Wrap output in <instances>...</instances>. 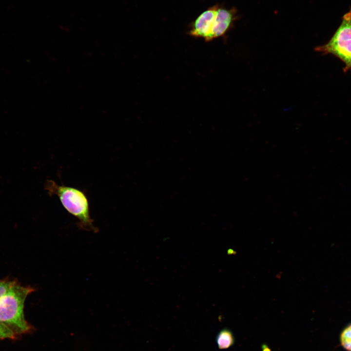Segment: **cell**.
I'll list each match as a JSON object with an SVG mask.
<instances>
[{"instance_id":"cell-6","label":"cell","mask_w":351,"mask_h":351,"mask_svg":"<svg viewBox=\"0 0 351 351\" xmlns=\"http://www.w3.org/2000/svg\"><path fill=\"white\" fill-rule=\"evenodd\" d=\"M216 342L219 349H227L234 345L235 337L230 329L224 328L218 333L216 337Z\"/></svg>"},{"instance_id":"cell-4","label":"cell","mask_w":351,"mask_h":351,"mask_svg":"<svg viewBox=\"0 0 351 351\" xmlns=\"http://www.w3.org/2000/svg\"><path fill=\"white\" fill-rule=\"evenodd\" d=\"M237 16L235 8L229 9L218 4L210 33L206 41H211L223 35L237 19Z\"/></svg>"},{"instance_id":"cell-9","label":"cell","mask_w":351,"mask_h":351,"mask_svg":"<svg viewBox=\"0 0 351 351\" xmlns=\"http://www.w3.org/2000/svg\"><path fill=\"white\" fill-rule=\"evenodd\" d=\"M15 282L8 280H0V298L9 290Z\"/></svg>"},{"instance_id":"cell-2","label":"cell","mask_w":351,"mask_h":351,"mask_svg":"<svg viewBox=\"0 0 351 351\" xmlns=\"http://www.w3.org/2000/svg\"><path fill=\"white\" fill-rule=\"evenodd\" d=\"M44 188L50 195L58 197L65 210L78 220L79 228L95 233L98 232L90 215L88 199L83 191L48 179L45 183Z\"/></svg>"},{"instance_id":"cell-5","label":"cell","mask_w":351,"mask_h":351,"mask_svg":"<svg viewBox=\"0 0 351 351\" xmlns=\"http://www.w3.org/2000/svg\"><path fill=\"white\" fill-rule=\"evenodd\" d=\"M218 5H214L201 13L190 24L188 34L206 40L210 33Z\"/></svg>"},{"instance_id":"cell-1","label":"cell","mask_w":351,"mask_h":351,"mask_svg":"<svg viewBox=\"0 0 351 351\" xmlns=\"http://www.w3.org/2000/svg\"><path fill=\"white\" fill-rule=\"evenodd\" d=\"M35 291L30 286H23L16 281L0 298V322L16 334L31 332L32 326L25 319L23 309L27 296Z\"/></svg>"},{"instance_id":"cell-3","label":"cell","mask_w":351,"mask_h":351,"mask_svg":"<svg viewBox=\"0 0 351 351\" xmlns=\"http://www.w3.org/2000/svg\"><path fill=\"white\" fill-rule=\"evenodd\" d=\"M324 55H332L344 64V72L351 71V9L342 17V22L329 41L316 47Z\"/></svg>"},{"instance_id":"cell-7","label":"cell","mask_w":351,"mask_h":351,"mask_svg":"<svg viewBox=\"0 0 351 351\" xmlns=\"http://www.w3.org/2000/svg\"><path fill=\"white\" fill-rule=\"evenodd\" d=\"M340 340L342 347L348 351H351V324L342 332Z\"/></svg>"},{"instance_id":"cell-10","label":"cell","mask_w":351,"mask_h":351,"mask_svg":"<svg viewBox=\"0 0 351 351\" xmlns=\"http://www.w3.org/2000/svg\"><path fill=\"white\" fill-rule=\"evenodd\" d=\"M262 351H271L269 347L265 344H263L261 346Z\"/></svg>"},{"instance_id":"cell-8","label":"cell","mask_w":351,"mask_h":351,"mask_svg":"<svg viewBox=\"0 0 351 351\" xmlns=\"http://www.w3.org/2000/svg\"><path fill=\"white\" fill-rule=\"evenodd\" d=\"M16 334L8 327L0 322V339H14Z\"/></svg>"}]
</instances>
